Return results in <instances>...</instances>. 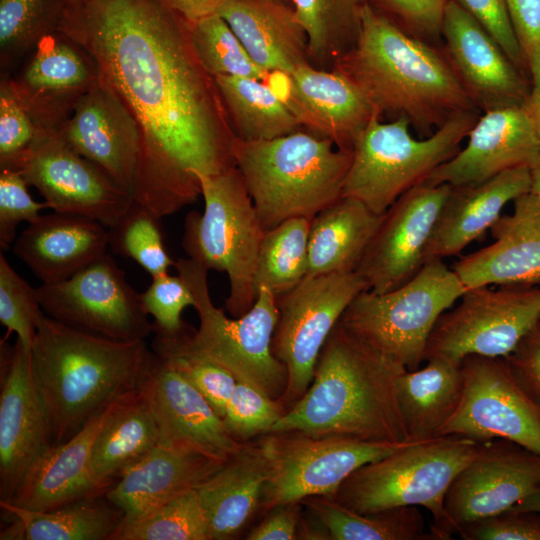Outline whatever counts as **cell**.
<instances>
[{"instance_id": "cell-40", "label": "cell", "mask_w": 540, "mask_h": 540, "mask_svg": "<svg viewBox=\"0 0 540 540\" xmlns=\"http://www.w3.org/2000/svg\"><path fill=\"white\" fill-rule=\"evenodd\" d=\"M310 220L291 218L265 231L257 259L255 289L266 288L275 296L300 284L308 271Z\"/></svg>"}, {"instance_id": "cell-12", "label": "cell", "mask_w": 540, "mask_h": 540, "mask_svg": "<svg viewBox=\"0 0 540 540\" xmlns=\"http://www.w3.org/2000/svg\"><path fill=\"white\" fill-rule=\"evenodd\" d=\"M269 461L260 506L332 497L358 468L381 459L413 440L371 442L347 437H314L300 432L268 433L262 438Z\"/></svg>"}, {"instance_id": "cell-2", "label": "cell", "mask_w": 540, "mask_h": 540, "mask_svg": "<svg viewBox=\"0 0 540 540\" xmlns=\"http://www.w3.org/2000/svg\"><path fill=\"white\" fill-rule=\"evenodd\" d=\"M405 370L338 322L319 354L307 391L270 433L371 442L412 440L397 393L398 377Z\"/></svg>"}, {"instance_id": "cell-34", "label": "cell", "mask_w": 540, "mask_h": 540, "mask_svg": "<svg viewBox=\"0 0 540 540\" xmlns=\"http://www.w3.org/2000/svg\"><path fill=\"white\" fill-rule=\"evenodd\" d=\"M383 217L346 196L319 212L310 220L306 277L355 271Z\"/></svg>"}, {"instance_id": "cell-41", "label": "cell", "mask_w": 540, "mask_h": 540, "mask_svg": "<svg viewBox=\"0 0 540 540\" xmlns=\"http://www.w3.org/2000/svg\"><path fill=\"white\" fill-rule=\"evenodd\" d=\"M110 540H212L196 489L132 519H123Z\"/></svg>"}, {"instance_id": "cell-22", "label": "cell", "mask_w": 540, "mask_h": 540, "mask_svg": "<svg viewBox=\"0 0 540 540\" xmlns=\"http://www.w3.org/2000/svg\"><path fill=\"white\" fill-rule=\"evenodd\" d=\"M466 138L464 148L424 182L453 187L477 184L506 170L530 166L540 154V136L526 103L483 112Z\"/></svg>"}, {"instance_id": "cell-3", "label": "cell", "mask_w": 540, "mask_h": 540, "mask_svg": "<svg viewBox=\"0 0 540 540\" xmlns=\"http://www.w3.org/2000/svg\"><path fill=\"white\" fill-rule=\"evenodd\" d=\"M332 70L355 83L380 116H404L421 136L456 113L479 111L442 47L408 34L370 2L355 46Z\"/></svg>"}, {"instance_id": "cell-30", "label": "cell", "mask_w": 540, "mask_h": 540, "mask_svg": "<svg viewBox=\"0 0 540 540\" xmlns=\"http://www.w3.org/2000/svg\"><path fill=\"white\" fill-rule=\"evenodd\" d=\"M216 13L267 73L289 75L310 63L307 37L291 4L283 0H221Z\"/></svg>"}, {"instance_id": "cell-26", "label": "cell", "mask_w": 540, "mask_h": 540, "mask_svg": "<svg viewBox=\"0 0 540 540\" xmlns=\"http://www.w3.org/2000/svg\"><path fill=\"white\" fill-rule=\"evenodd\" d=\"M513 204L512 214L490 228L493 243L451 266L466 289L540 283V193L527 192Z\"/></svg>"}, {"instance_id": "cell-8", "label": "cell", "mask_w": 540, "mask_h": 540, "mask_svg": "<svg viewBox=\"0 0 540 540\" xmlns=\"http://www.w3.org/2000/svg\"><path fill=\"white\" fill-rule=\"evenodd\" d=\"M195 175L204 210L186 215L182 247L188 258L207 270L227 274L226 310L240 317L257 297L254 278L265 230L236 166L215 175Z\"/></svg>"}, {"instance_id": "cell-50", "label": "cell", "mask_w": 540, "mask_h": 540, "mask_svg": "<svg viewBox=\"0 0 540 540\" xmlns=\"http://www.w3.org/2000/svg\"><path fill=\"white\" fill-rule=\"evenodd\" d=\"M28 183L20 171L1 169L0 172V247L7 250L16 239L21 222L37 221L47 203L35 201L28 191Z\"/></svg>"}, {"instance_id": "cell-49", "label": "cell", "mask_w": 540, "mask_h": 540, "mask_svg": "<svg viewBox=\"0 0 540 540\" xmlns=\"http://www.w3.org/2000/svg\"><path fill=\"white\" fill-rule=\"evenodd\" d=\"M37 136V128L10 81L0 88V166L16 170Z\"/></svg>"}, {"instance_id": "cell-27", "label": "cell", "mask_w": 540, "mask_h": 540, "mask_svg": "<svg viewBox=\"0 0 540 540\" xmlns=\"http://www.w3.org/2000/svg\"><path fill=\"white\" fill-rule=\"evenodd\" d=\"M530 166L506 170L486 181L451 188L425 250V263L458 255L501 217L507 203L530 192Z\"/></svg>"}, {"instance_id": "cell-37", "label": "cell", "mask_w": 540, "mask_h": 540, "mask_svg": "<svg viewBox=\"0 0 540 540\" xmlns=\"http://www.w3.org/2000/svg\"><path fill=\"white\" fill-rule=\"evenodd\" d=\"M237 138L270 140L304 129L282 96L250 77H214Z\"/></svg>"}, {"instance_id": "cell-55", "label": "cell", "mask_w": 540, "mask_h": 540, "mask_svg": "<svg viewBox=\"0 0 540 540\" xmlns=\"http://www.w3.org/2000/svg\"><path fill=\"white\" fill-rule=\"evenodd\" d=\"M504 358L517 383L540 406V319Z\"/></svg>"}, {"instance_id": "cell-10", "label": "cell", "mask_w": 540, "mask_h": 540, "mask_svg": "<svg viewBox=\"0 0 540 540\" xmlns=\"http://www.w3.org/2000/svg\"><path fill=\"white\" fill-rule=\"evenodd\" d=\"M465 290L451 267L432 260L397 288L384 293L362 291L339 322L407 370H416L425 360L438 318Z\"/></svg>"}, {"instance_id": "cell-17", "label": "cell", "mask_w": 540, "mask_h": 540, "mask_svg": "<svg viewBox=\"0 0 540 540\" xmlns=\"http://www.w3.org/2000/svg\"><path fill=\"white\" fill-rule=\"evenodd\" d=\"M0 502H10L33 464L54 445L31 350L0 343Z\"/></svg>"}, {"instance_id": "cell-43", "label": "cell", "mask_w": 540, "mask_h": 540, "mask_svg": "<svg viewBox=\"0 0 540 540\" xmlns=\"http://www.w3.org/2000/svg\"><path fill=\"white\" fill-rule=\"evenodd\" d=\"M192 43L205 70L213 77L237 76L267 80L269 73L260 68L217 13L190 22Z\"/></svg>"}, {"instance_id": "cell-53", "label": "cell", "mask_w": 540, "mask_h": 540, "mask_svg": "<svg viewBox=\"0 0 540 540\" xmlns=\"http://www.w3.org/2000/svg\"><path fill=\"white\" fill-rule=\"evenodd\" d=\"M475 18L497 41L510 60L525 68L511 23L507 0H451Z\"/></svg>"}, {"instance_id": "cell-62", "label": "cell", "mask_w": 540, "mask_h": 540, "mask_svg": "<svg viewBox=\"0 0 540 540\" xmlns=\"http://www.w3.org/2000/svg\"><path fill=\"white\" fill-rule=\"evenodd\" d=\"M538 286H539V289H540V283L538 284Z\"/></svg>"}, {"instance_id": "cell-51", "label": "cell", "mask_w": 540, "mask_h": 540, "mask_svg": "<svg viewBox=\"0 0 540 540\" xmlns=\"http://www.w3.org/2000/svg\"><path fill=\"white\" fill-rule=\"evenodd\" d=\"M398 20L408 34L435 46L442 39V24L448 0H375Z\"/></svg>"}, {"instance_id": "cell-35", "label": "cell", "mask_w": 540, "mask_h": 540, "mask_svg": "<svg viewBox=\"0 0 540 540\" xmlns=\"http://www.w3.org/2000/svg\"><path fill=\"white\" fill-rule=\"evenodd\" d=\"M10 525L1 540H110L124 512L105 495L85 496L48 511L0 502Z\"/></svg>"}, {"instance_id": "cell-42", "label": "cell", "mask_w": 540, "mask_h": 540, "mask_svg": "<svg viewBox=\"0 0 540 540\" xmlns=\"http://www.w3.org/2000/svg\"><path fill=\"white\" fill-rule=\"evenodd\" d=\"M67 0H0L2 62L22 56L58 30Z\"/></svg>"}, {"instance_id": "cell-13", "label": "cell", "mask_w": 540, "mask_h": 540, "mask_svg": "<svg viewBox=\"0 0 540 540\" xmlns=\"http://www.w3.org/2000/svg\"><path fill=\"white\" fill-rule=\"evenodd\" d=\"M458 301L438 318L425 360L506 357L540 319L538 285L479 286L466 289Z\"/></svg>"}, {"instance_id": "cell-31", "label": "cell", "mask_w": 540, "mask_h": 540, "mask_svg": "<svg viewBox=\"0 0 540 540\" xmlns=\"http://www.w3.org/2000/svg\"><path fill=\"white\" fill-rule=\"evenodd\" d=\"M112 404L70 439L49 448L29 469L11 501L6 503L28 510L48 511L99 494L90 476L91 452Z\"/></svg>"}, {"instance_id": "cell-46", "label": "cell", "mask_w": 540, "mask_h": 540, "mask_svg": "<svg viewBox=\"0 0 540 540\" xmlns=\"http://www.w3.org/2000/svg\"><path fill=\"white\" fill-rule=\"evenodd\" d=\"M44 311L33 288L0 254V322L31 350Z\"/></svg>"}, {"instance_id": "cell-16", "label": "cell", "mask_w": 540, "mask_h": 540, "mask_svg": "<svg viewBox=\"0 0 540 540\" xmlns=\"http://www.w3.org/2000/svg\"><path fill=\"white\" fill-rule=\"evenodd\" d=\"M16 170L56 212L116 225L134 199L102 168L71 149L57 131L38 130Z\"/></svg>"}, {"instance_id": "cell-4", "label": "cell", "mask_w": 540, "mask_h": 540, "mask_svg": "<svg viewBox=\"0 0 540 540\" xmlns=\"http://www.w3.org/2000/svg\"><path fill=\"white\" fill-rule=\"evenodd\" d=\"M54 445L67 441L116 400L139 390L154 358L146 340L120 341L44 314L31 349Z\"/></svg>"}, {"instance_id": "cell-33", "label": "cell", "mask_w": 540, "mask_h": 540, "mask_svg": "<svg viewBox=\"0 0 540 540\" xmlns=\"http://www.w3.org/2000/svg\"><path fill=\"white\" fill-rule=\"evenodd\" d=\"M160 443L154 411L139 390L112 404L91 452L90 476L97 493H105L119 475Z\"/></svg>"}, {"instance_id": "cell-45", "label": "cell", "mask_w": 540, "mask_h": 540, "mask_svg": "<svg viewBox=\"0 0 540 540\" xmlns=\"http://www.w3.org/2000/svg\"><path fill=\"white\" fill-rule=\"evenodd\" d=\"M153 352L186 378L211 403L223 419L237 379L218 363L187 348L179 335H155Z\"/></svg>"}, {"instance_id": "cell-5", "label": "cell", "mask_w": 540, "mask_h": 540, "mask_svg": "<svg viewBox=\"0 0 540 540\" xmlns=\"http://www.w3.org/2000/svg\"><path fill=\"white\" fill-rule=\"evenodd\" d=\"M233 155L265 231L311 220L343 196L352 151L306 129L270 139L235 138Z\"/></svg>"}, {"instance_id": "cell-54", "label": "cell", "mask_w": 540, "mask_h": 540, "mask_svg": "<svg viewBox=\"0 0 540 540\" xmlns=\"http://www.w3.org/2000/svg\"><path fill=\"white\" fill-rule=\"evenodd\" d=\"M513 30L532 86L540 84V0H507Z\"/></svg>"}, {"instance_id": "cell-47", "label": "cell", "mask_w": 540, "mask_h": 540, "mask_svg": "<svg viewBox=\"0 0 540 540\" xmlns=\"http://www.w3.org/2000/svg\"><path fill=\"white\" fill-rule=\"evenodd\" d=\"M283 410L279 402L253 384L237 380L228 400L223 421L229 433L244 442L270 433Z\"/></svg>"}, {"instance_id": "cell-9", "label": "cell", "mask_w": 540, "mask_h": 540, "mask_svg": "<svg viewBox=\"0 0 540 540\" xmlns=\"http://www.w3.org/2000/svg\"><path fill=\"white\" fill-rule=\"evenodd\" d=\"M175 268L194 295L200 322L198 330L179 335L184 345L279 401L286 390L287 370L271 347L278 318L276 296L260 288L249 311L229 318L211 300L206 268L190 258L178 259Z\"/></svg>"}, {"instance_id": "cell-15", "label": "cell", "mask_w": 540, "mask_h": 540, "mask_svg": "<svg viewBox=\"0 0 540 540\" xmlns=\"http://www.w3.org/2000/svg\"><path fill=\"white\" fill-rule=\"evenodd\" d=\"M461 369L460 403L436 437L504 439L540 455V406L517 383L505 358L468 355Z\"/></svg>"}, {"instance_id": "cell-20", "label": "cell", "mask_w": 540, "mask_h": 540, "mask_svg": "<svg viewBox=\"0 0 540 540\" xmlns=\"http://www.w3.org/2000/svg\"><path fill=\"white\" fill-rule=\"evenodd\" d=\"M57 133L71 149L102 168L132 196L141 134L131 112L103 79L98 76L78 98Z\"/></svg>"}, {"instance_id": "cell-19", "label": "cell", "mask_w": 540, "mask_h": 540, "mask_svg": "<svg viewBox=\"0 0 540 540\" xmlns=\"http://www.w3.org/2000/svg\"><path fill=\"white\" fill-rule=\"evenodd\" d=\"M540 486V455L508 440L485 451L453 479L444 509L454 533L470 522L509 510Z\"/></svg>"}, {"instance_id": "cell-56", "label": "cell", "mask_w": 540, "mask_h": 540, "mask_svg": "<svg viewBox=\"0 0 540 540\" xmlns=\"http://www.w3.org/2000/svg\"><path fill=\"white\" fill-rule=\"evenodd\" d=\"M277 506L247 536L248 540H292L296 539L300 517V504Z\"/></svg>"}, {"instance_id": "cell-44", "label": "cell", "mask_w": 540, "mask_h": 540, "mask_svg": "<svg viewBox=\"0 0 540 540\" xmlns=\"http://www.w3.org/2000/svg\"><path fill=\"white\" fill-rule=\"evenodd\" d=\"M159 219L133 201L121 220L108 228L109 246L116 253L133 259L152 277L168 273L176 264L165 248Z\"/></svg>"}, {"instance_id": "cell-60", "label": "cell", "mask_w": 540, "mask_h": 540, "mask_svg": "<svg viewBox=\"0 0 540 540\" xmlns=\"http://www.w3.org/2000/svg\"><path fill=\"white\" fill-rule=\"evenodd\" d=\"M532 176V189L531 191L540 193V154L530 165Z\"/></svg>"}, {"instance_id": "cell-14", "label": "cell", "mask_w": 540, "mask_h": 540, "mask_svg": "<svg viewBox=\"0 0 540 540\" xmlns=\"http://www.w3.org/2000/svg\"><path fill=\"white\" fill-rule=\"evenodd\" d=\"M36 294L47 316L73 328L120 341L153 332L141 294L107 253L66 280L41 284Z\"/></svg>"}, {"instance_id": "cell-6", "label": "cell", "mask_w": 540, "mask_h": 540, "mask_svg": "<svg viewBox=\"0 0 540 540\" xmlns=\"http://www.w3.org/2000/svg\"><path fill=\"white\" fill-rule=\"evenodd\" d=\"M489 442L458 435L413 440L358 468L331 498L361 514L424 507L432 515L431 531L437 540L451 539L445 494L455 476L482 454Z\"/></svg>"}, {"instance_id": "cell-36", "label": "cell", "mask_w": 540, "mask_h": 540, "mask_svg": "<svg viewBox=\"0 0 540 540\" xmlns=\"http://www.w3.org/2000/svg\"><path fill=\"white\" fill-rule=\"evenodd\" d=\"M425 367L405 370L397 380L398 401L412 440L436 437L453 416L463 392L461 361L428 358Z\"/></svg>"}, {"instance_id": "cell-18", "label": "cell", "mask_w": 540, "mask_h": 540, "mask_svg": "<svg viewBox=\"0 0 540 540\" xmlns=\"http://www.w3.org/2000/svg\"><path fill=\"white\" fill-rule=\"evenodd\" d=\"M451 188L423 182L388 208L355 269L368 290L390 291L423 267L426 247Z\"/></svg>"}, {"instance_id": "cell-28", "label": "cell", "mask_w": 540, "mask_h": 540, "mask_svg": "<svg viewBox=\"0 0 540 540\" xmlns=\"http://www.w3.org/2000/svg\"><path fill=\"white\" fill-rule=\"evenodd\" d=\"M108 228L89 217L53 211L28 224L12 251L42 284L66 280L107 252Z\"/></svg>"}, {"instance_id": "cell-21", "label": "cell", "mask_w": 540, "mask_h": 540, "mask_svg": "<svg viewBox=\"0 0 540 540\" xmlns=\"http://www.w3.org/2000/svg\"><path fill=\"white\" fill-rule=\"evenodd\" d=\"M442 50L481 112L526 103L531 89L492 35L469 13L448 0Z\"/></svg>"}, {"instance_id": "cell-38", "label": "cell", "mask_w": 540, "mask_h": 540, "mask_svg": "<svg viewBox=\"0 0 540 540\" xmlns=\"http://www.w3.org/2000/svg\"><path fill=\"white\" fill-rule=\"evenodd\" d=\"M304 502L333 540H437L426 529L417 506H404L370 514L354 512L331 497L314 496Z\"/></svg>"}, {"instance_id": "cell-61", "label": "cell", "mask_w": 540, "mask_h": 540, "mask_svg": "<svg viewBox=\"0 0 540 540\" xmlns=\"http://www.w3.org/2000/svg\"><path fill=\"white\" fill-rule=\"evenodd\" d=\"M283 1H285V2H287V3H289V4L292 5L291 0H283Z\"/></svg>"}, {"instance_id": "cell-39", "label": "cell", "mask_w": 540, "mask_h": 540, "mask_svg": "<svg viewBox=\"0 0 540 540\" xmlns=\"http://www.w3.org/2000/svg\"><path fill=\"white\" fill-rule=\"evenodd\" d=\"M308 42L310 63L332 70L356 44L369 0H291Z\"/></svg>"}, {"instance_id": "cell-11", "label": "cell", "mask_w": 540, "mask_h": 540, "mask_svg": "<svg viewBox=\"0 0 540 540\" xmlns=\"http://www.w3.org/2000/svg\"><path fill=\"white\" fill-rule=\"evenodd\" d=\"M366 283L356 271L306 277L276 296L278 318L272 352L286 367L287 386L278 401L283 413L307 391L319 354L343 313Z\"/></svg>"}, {"instance_id": "cell-52", "label": "cell", "mask_w": 540, "mask_h": 540, "mask_svg": "<svg viewBox=\"0 0 540 540\" xmlns=\"http://www.w3.org/2000/svg\"><path fill=\"white\" fill-rule=\"evenodd\" d=\"M465 540H540V513L507 510L461 526Z\"/></svg>"}, {"instance_id": "cell-1", "label": "cell", "mask_w": 540, "mask_h": 540, "mask_svg": "<svg viewBox=\"0 0 540 540\" xmlns=\"http://www.w3.org/2000/svg\"><path fill=\"white\" fill-rule=\"evenodd\" d=\"M93 62L141 134L134 201L158 218L201 195L196 173L236 166V135L190 21L168 0H67L58 30Z\"/></svg>"}, {"instance_id": "cell-48", "label": "cell", "mask_w": 540, "mask_h": 540, "mask_svg": "<svg viewBox=\"0 0 540 540\" xmlns=\"http://www.w3.org/2000/svg\"><path fill=\"white\" fill-rule=\"evenodd\" d=\"M146 313L153 318L155 335L173 337L190 329L183 321L182 313L188 306H194V295L180 276L168 273L152 277L149 287L141 293Z\"/></svg>"}, {"instance_id": "cell-57", "label": "cell", "mask_w": 540, "mask_h": 540, "mask_svg": "<svg viewBox=\"0 0 540 540\" xmlns=\"http://www.w3.org/2000/svg\"><path fill=\"white\" fill-rule=\"evenodd\" d=\"M188 21L216 13L221 0H168Z\"/></svg>"}, {"instance_id": "cell-32", "label": "cell", "mask_w": 540, "mask_h": 540, "mask_svg": "<svg viewBox=\"0 0 540 540\" xmlns=\"http://www.w3.org/2000/svg\"><path fill=\"white\" fill-rule=\"evenodd\" d=\"M269 475L262 439L244 443L195 489L205 510L212 540L236 535L259 508Z\"/></svg>"}, {"instance_id": "cell-59", "label": "cell", "mask_w": 540, "mask_h": 540, "mask_svg": "<svg viewBox=\"0 0 540 540\" xmlns=\"http://www.w3.org/2000/svg\"><path fill=\"white\" fill-rule=\"evenodd\" d=\"M526 106L532 115L540 136V84L532 86Z\"/></svg>"}, {"instance_id": "cell-7", "label": "cell", "mask_w": 540, "mask_h": 540, "mask_svg": "<svg viewBox=\"0 0 540 540\" xmlns=\"http://www.w3.org/2000/svg\"><path fill=\"white\" fill-rule=\"evenodd\" d=\"M479 116V111L456 113L431 135L416 139L406 117L384 123L375 115L354 143L343 196L384 214L460 150Z\"/></svg>"}, {"instance_id": "cell-24", "label": "cell", "mask_w": 540, "mask_h": 540, "mask_svg": "<svg viewBox=\"0 0 540 540\" xmlns=\"http://www.w3.org/2000/svg\"><path fill=\"white\" fill-rule=\"evenodd\" d=\"M281 77L283 85L275 90L302 127L339 148L352 151L371 119L380 116L362 90L336 70L305 63Z\"/></svg>"}, {"instance_id": "cell-29", "label": "cell", "mask_w": 540, "mask_h": 540, "mask_svg": "<svg viewBox=\"0 0 540 540\" xmlns=\"http://www.w3.org/2000/svg\"><path fill=\"white\" fill-rule=\"evenodd\" d=\"M223 463L184 446L159 443L126 468L105 495L124 519H132L195 489Z\"/></svg>"}, {"instance_id": "cell-58", "label": "cell", "mask_w": 540, "mask_h": 540, "mask_svg": "<svg viewBox=\"0 0 540 540\" xmlns=\"http://www.w3.org/2000/svg\"><path fill=\"white\" fill-rule=\"evenodd\" d=\"M509 510L517 512H535L540 513V486L523 497Z\"/></svg>"}, {"instance_id": "cell-25", "label": "cell", "mask_w": 540, "mask_h": 540, "mask_svg": "<svg viewBox=\"0 0 540 540\" xmlns=\"http://www.w3.org/2000/svg\"><path fill=\"white\" fill-rule=\"evenodd\" d=\"M20 80H10L38 130L58 131L97 79L91 59L59 32L42 38Z\"/></svg>"}, {"instance_id": "cell-23", "label": "cell", "mask_w": 540, "mask_h": 540, "mask_svg": "<svg viewBox=\"0 0 540 540\" xmlns=\"http://www.w3.org/2000/svg\"><path fill=\"white\" fill-rule=\"evenodd\" d=\"M160 429V443L184 446L225 462L244 444L206 397L155 353L141 386Z\"/></svg>"}]
</instances>
